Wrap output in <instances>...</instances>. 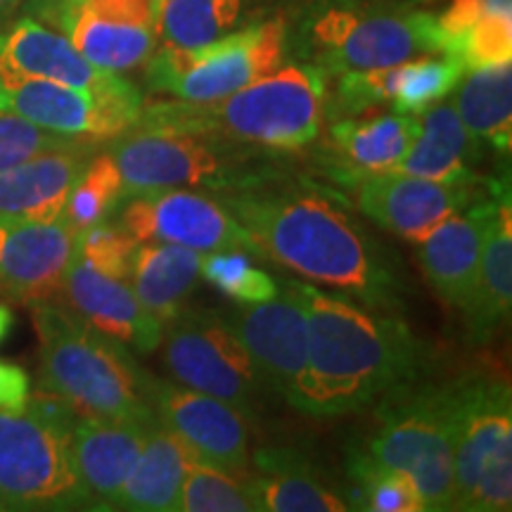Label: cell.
I'll return each instance as SVG.
<instances>
[{
  "mask_svg": "<svg viewBox=\"0 0 512 512\" xmlns=\"http://www.w3.org/2000/svg\"><path fill=\"white\" fill-rule=\"evenodd\" d=\"M223 204L259 254L368 309L394 313L403 306L406 285L392 254L330 197L264 183L230 192Z\"/></svg>",
  "mask_w": 512,
  "mask_h": 512,
  "instance_id": "1",
  "label": "cell"
},
{
  "mask_svg": "<svg viewBox=\"0 0 512 512\" xmlns=\"http://www.w3.org/2000/svg\"><path fill=\"white\" fill-rule=\"evenodd\" d=\"M309 323V356L287 403L313 418L363 411L396 384L418 377L422 347L394 313L290 280Z\"/></svg>",
  "mask_w": 512,
  "mask_h": 512,
  "instance_id": "2",
  "label": "cell"
},
{
  "mask_svg": "<svg viewBox=\"0 0 512 512\" xmlns=\"http://www.w3.org/2000/svg\"><path fill=\"white\" fill-rule=\"evenodd\" d=\"M325 79L328 74L313 64H287L214 102L143 105L136 128L216 138L275 155L297 152L320 136Z\"/></svg>",
  "mask_w": 512,
  "mask_h": 512,
  "instance_id": "3",
  "label": "cell"
},
{
  "mask_svg": "<svg viewBox=\"0 0 512 512\" xmlns=\"http://www.w3.org/2000/svg\"><path fill=\"white\" fill-rule=\"evenodd\" d=\"M31 320L41 347L46 394L57 396L79 415L155 420L150 406L155 377L138 366L126 344L53 302L31 304Z\"/></svg>",
  "mask_w": 512,
  "mask_h": 512,
  "instance_id": "4",
  "label": "cell"
},
{
  "mask_svg": "<svg viewBox=\"0 0 512 512\" xmlns=\"http://www.w3.org/2000/svg\"><path fill=\"white\" fill-rule=\"evenodd\" d=\"M299 53L325 74H344L446 55V38L437 15L396 0H318L299 29Z\"/></svg>",
  "mask_w": 512,
  "mask_h": 512,
  "instance_id": "5",
  "label": "cell"
},
{
  "mask_svg": "<svg viewBox=\"0 0 512 512\" xmlns=\"http://www.w3.org/2000/svg\"><path fill=\"white\" fill-rule=\"evenodd\" d=\"M76 413L57 396L0 411V503L8 510L93 508L74 465Z\"/></svg>",
  "mask_w": 512,
  "mask_h": 512,
  "instance_id": "6",
  "label": "cell"
},
{
  "mask_svg": "<svg viewBox=\"0 0 512 512\" xmlns=\"http://www.w3.org/2000/svg\"><path fill=\"white\" fill-rule=\"evenodd\" d=\"M110 152L124 178L126 197L145 190L200 188L230 195L271 183L275 152L226 140L133 128L110 140Z\"/></svg>",
  "mask_w": 512,
  "mask_h": 512,
  "instance_id": "7",
  "label": "cell"
},
{
  "mask_svg": "<svg viewBox=\"0 0 512 512\" xmlns=\"http://www.w3.org/2000/svg\"><path fill=\"white\" fill-rule=\"evenodd\" d=\"M377 401L370 456L411 479L425 510H453L451 382H415L411 377Z\"/></svg>",
  "mask_w": 512,
  "mask_h": 512,
  "instance_id": "8",
  "label": "cell"
},
{
  "mask_svg": "<svg viewBox=\"0 0 512 512\" xmlns=\"http://www.w3.org/2000/svg\"><path fill=\"white\" fill-rule=\"evenodd\" d=\"M453 510L512 508V394L501 377L451 382Z\"/></svg>",
  "mask_w": 512,
  "mask_h": 512,
  "instance_id": "9",
  "label": "cell"
},
{
  "mask_svg": "<svg viewBox=\"0 0 512 512\" xmlns=\"http://www.w3.org/2000/svg\"><path fill=\"white\" fill-rule=\"evenodd\" d=\"M280 19L230 31L200 48L162 46L147 67L152 91L183 102H214L271 74L285 57Z\"/></svg>",
  "mask_w": 512,
  "mask_h": 512,
  "instance_id": "10",
  "label": "cell"
},
{
  "mask_svg": "<svg viewBox=\"0 0 512 512\" xmlns=\"http://www.w3.org/2000/svg\"><path fill=\"white\" fill-rule=\"evenodd\" d=\"M159 347L171 380L252 418L266 384L226 316L185 309L164 323Z\"/></svg>",
  "mask_w": 512,
  "mask_h": 512,
  "instance_id": "11",
  "label": "cell"
},
{
  "mask_svg": "<svg viewBox=\"0 0 512 512\" xmlns=\"http://www.w3.org/2000/svg\"><path fill=\"white\" fill-rule=\"evenodd\" d=\"M8 110L62 136L110 143L138 126L143 95L133 83L74 88L53 81H17L3 86Z\"/></svg>",
  "mask_w": 512,
  "mask_h": 512,
  "instance_id": "12",
  "label": "cell"
},
{
  "mask_svg": "<svg viewBox=\"0 0 512 512\" xmlns=\"http://www.w3.org/2000/svg\"><path fill=\"white\" fill-rule=\"evenodd\" d=\"M117 226L136 242H169L200 254L240 249L256 252L247 230L223 202L185 188L145 190L126 197Z\"/></svg>",
  "mask_w": 512,
  "mask_h": 512,
  "instance_id": "13",
  "label": "cell"
},
{
  "mask_svg": "<svg viewBox=\"0 0 512 512\" xmlns=\"http://www.w3.org/2000/svg\"><path fill=\"white\" fill-rule=\"evenodd\" d=\"M150 406L155 418L181 439L197 463L214 465L240 479L252 475L247 415L230 403L155 377Z\"/></svg>",
  "mask_w": 512,
  "mask_h": 512,
  "instance_id": "14",
  "label": "cell"
},
{
  "mask_svg": "<svg viewBox=\"0 0 512 512\" xmlns=\"http://www.w3.org/2000/svg\"><path fill=\"white\" fill-rule=\"evenodd\" d=\"M366 219L403 240L422 242L441 221L477 200L475 185H446L399 171H344Z\"/></svg>",
  "mask_w": 512,
  "mask_h": 512,
  "instance_id": "15",
  "label": "cell"
},
{
  "mask_svg": "<svg viewBox=\"0 0 512 512\" xmlns=\"http://www.w3.org/2000/svg\"><path fill=\"white\" fill-rule=\"evenodd\" d=\"M226 318L266 389L287 399L309 356V323L290 280H285L275 297L242 304Z\"/></svg>",
  "mask_w": 512,
  "mask_h": 512,
  "instance_id": "16",
  "label": "cell"
},
{
  "mask_svg": "<svg viewBox=\"0 0 512 512\" xmlns=\"http://www.w3.org/2000/svg\"><path fill=\"white\" fill-rule=\"evenodd\" d=\"M76 235L64 219L43 223L0 216V294L22 304L50 302L62 292Z\"/></svg>",
  "mask_w": 512,
  "mask_h": 512,
  "instance_id": "17",
  "label": "cell"
},
{
  "mask_svg": "<svg viewBox=\"0 0 512 512\" xmlns=\"http://www.w3.org/2000/svg\"><path fill=\"white\" fill-rule=\"evenodd\" d=\"M34 12L55 24L76 50L105 72H126L155 50V27L86 0H36Z\"/></svg>",
  "mask_w": 512,
  "mask_h": 512,
  "instance_id": "18",
  "label": "cell"
},
{
  "mask_svg": "<svg viewBox=\"0 0 512 512\" xmlns=\"http://www.w3.org/2000/svg\"><path fill=\"white\" fill-rule=\"evenodd\" d=\"M62 292L72 311L105 335L119 339L138 354H152L162 344L164 325L157 320L138 297L128 280H117L95 271L81 256H72L64 273Z\"/></svg>",
  "mask_w": 512,
  "mask_h": 512,
  "instance_id": "19",
  "label": "cell"
},
{
  "mask_svg": "<svg viewBox=\"0 0 512 512\" xmlns=\"http://www.w3.org/2000/svg\"><path fill=\"white\" fill-rule=\"evenodd\" d=\"M17 81H53L74 88H102L119 81L95 67L72 41L34 17L19 19L0 34V86Z\"/></svg>",
  "mask_w": 512,
  "mask_h": 512,
  "instance_id": "20",
  "label": "cell"
},
{
  "mask_svg": "<svg viewBox=\"0 0 512 512\" xmlns=\"http://www.w3.org/2000/svg\"><path fill=\"white\" fill-rule=\"evenodd\" d=\"M95 140H79L62 150L43 152L0 174V216L27 221L62 219L76 181L98 152Z\"/></svg>",
  "mask_w": 512,
  "mask_h": 512,
  "instance_id": "21",
  "label": "cell"
},
{
  "mask_svg": "<svg viewBox=\"0 0 512 512\" xmlns=\"http://www.w3.org/2000/svg\"><path fill=\"white\" fill-rule=\"evenodd\" d=\"M155 420H107L76 413L72 427L74 465L93 508L114 510L121 486L131 475Z\"/></svg>",
  "mask_w": 512,
  "mask_h": 512,
  "instance_id": "22",
  "label": "cell"
},
{
  "mask_svg": "<svg viewBox=\"0 0 512 512\" xmlns=\"http://www.w3.org/2000/svg\"><path fill=\"white\" fill-rule=\"evenodd\" d=\"M494 197L472 202L465 214H453L420 242V266L446 304L465 311L477 285L479 261Z\"/></svg>",
  "mask_w": 512,
  "mask_h": 512,
  "instance_id": "23",
  "label": "cell"
},
{
  "mask_svg": "<svg viewBox=\"0 0 512 512\" xmlns=\"http://www.w3.org/2000/svg\"><path fill=\"white\" fill-rule=\"evenodd\" d=\"M482 147L475 143L453 102H434L420 114V133L411 152L392 171L446 185H477L475 164Z\"/></svg>",
  "mask_w": 512,
  "mask_h": 512,
  "instance_id": "24",
  "label": "cell"
},
{
  "mask_svg": "<svg viewBox=\"0 0 512 512\" xmlns=\"http://www.w3.org/2000/svg\"><path fill=\"white\" fill-rule=\"evenodd\" d=\"M512 304V219L510 195L496 188L494 207L486 223L482 261L470 304L463 311L475 342H486L510 318Z\"/></svg>",
  "mask_w": 512,
  "mask_h": 512,
  "instance_id": "25",
  "label": "cell"
},
{
  "mask_svg": "<svg viewBox=\"0 0 512 512\" xmlns=\"http://www.w3.org/2000/svg\"><path fill=\"white\" fill-rule=\"evenodd\" d=\"M259 512H347L351 505L294 451L261 448L247 477Z\"/></svg>",
  "mask_w": 512,
  "mask_h": 512,
  "instance_id": "26",
  "label": "cell"
},
{
  "mask_svg": "<svg viewBox=\"0 0 512 512\" xmlns=\"http://www.w3.org/2000/svg\"><path fill=\"white\" fill-rule=\"evenodd\" d=\"M202 254L169 242H138L131 256L128 285L157 320L169 323L188 309L200 283Z\"/></svg>",
  "mask_w": 512,
  "mask_h": 512,
  "instance_id": "27",
  "label": "cell"
},
{
  "mask_svg": "<svg viewBox=\"0 0 512 512\" xmlns=\"http://www.w3.org/2000/svg\"><path fill=\"white\" fill-rule=\"evenodd\" d=\"M192 460L195 458L181 439L157 420L147 432L131 475L121 486L114 510L178 512L183 479Z\"/></svg>",
  "mask_w": 512,
  "mask_h": 512,
  "instance_id": "28",
  "label": "cell"
},
{
  "mask_svg": "<svg viewBox=\"0 0 512 512\" xmlns=\"http://www.w3.org/2000/svg\"><path fill=\"white\" fill-rule=\"evenodd\" d=\"M420 114H380L339 119L330 126V147L351 171H392L411 152Z\"/></svg>",
  "mask_w": 512,
  "mask_h": 512,
  "instance_id": "29",
  "label": "cell"
},
{
  "mask_svg": "<svg viewBox=\"0 0 512 512\" xmlns=\"http://www.w3.org/2000/svg\"><path fill=\"white\" fill-rule=\"evenodd\" d=\"M456 107L475 143L489 145L498 155H510L512 147V67L467 69L458 83Z\"/></svg>",
  "mask_w": 512,
  "mask_h": 512,
  "instance_id": "30",
  "label": "cell"
},
{
  "mask_svg": "<svg viewBox=\"0 0 512 512\" xmlns=\"http://www.w3.org/2000/svg\"><path fill=\"white\" fill-rule=\"evenodd\" d=\"M247 0H152L162 46L200 48L238 27Z\"/></svg>",
  "mask_w": 512,
  "mask_h": 512,
  "instance_id": "31",
  "label": "cell"
},
{
  "mask_svg": "<svg viewBox=\"0 0 512 512\" xmlns=\"http://www.w3.org/2000/svg\"><path fill=\"white\" fill-rule=\"evenodd\" d=\"M465 64L453 55L415 57L396 64L392 107L396 114H422L446 100L465 76Z\"/></svg>",
  "mask_w": 512,
  "mask_h": 512,
  "instance_id": "32",
  "label": "cell"
},
{
  "mask_svg": "<svg viewBox=\"0 0 512 512\" xmlns=\"http://www.w3.org/2000/svg\"><path fill=\"white\" fill-rule=\"evenodd\" d=\"M124 200V178H121L112 155L107 150L102 155L95 152L69 195L62 219L76 233H81V230L105 223Z\"/></svg>",
  "mask_w": 512,
  "mask_h": 512,
  "instance_id": "33",
  "label": "cell"
},
{
  "mask_svg": "<svg viewBox=\"0 0 512 512\" xmlns=\"http://www.w3.org/2000/svg\"><path fill=\"white\" fill-rule=\"evenodd\" d=\"M347 472L354 482L356 510L370 512H425L415 484L401 472L384 467L368 451H354Z\"/></svg>",
  "mask_w": 512,
  "mask_h": 512,
  "instance_id": "34",
  "label": "cell"
},
{
  "mask_svg": "<svg viewBox=\"0 0 512 512\" xmlns=\"http://www.w3.org/2000/svg\"><path fill=\"white\" fill-rule=\"evenodd\" d=\"M259 512L247 479L192 460L183 479L178 512Z\"/></svg>",
  "mask_w": 512,
  "mask_h": 512,
  "instance_id": "35",
  "label": "cell"
},
{
  "mask_svg": "<svg viewBox=\"0 0 512 512\" xmlns=\"http://www.w3.org/2000/svg\"><path fill=\"white\" fill-rule=\"evenodd\" d=\"M200 273L216 290L240 304L266 302L280 292L278 280L252 264V256L240 249L209 252L202 256Z\"/></svg>",
  "mask_w": 512,
  "mask_h": 512,
  "instance_id": "36",
  "label": "cell"
},
{
  "mask_svg": "<svg viewBox=\"0 0 512 512\" xmlns=\"http://www.w3.org/2000/svg\"><path fill=\"white\" fill-rule=\"evenodd\" d=\"M79 140L83 138L62 136V133L48 131L34 121L19 117L17 112L0 110V174L43 155V152L76 145Z\"/></svg>",
  "mask_w": 512,
  "mask_h": 512,
  "instance_id": "37",
  "label": "cell"
},
{
  "mask_svg": "<svg viewBox=\"0 0 512 512\" xmlns=\"http://www.w3.org/2000/svg\"><path fill=\"white\" fill-rule=\"evenodd\" d=\"M138 242L126 233L124 228H119L117 223H98L81 230L76 235V247L74 254L81 256L88 266H93L95 271L110 275L117 280H128L131 273V256Z\"/></svg>",
  "mask_w": 512,
  "mask_h": 512,
  "instance_id": "38",
  "label": "cell"
},
{
  "mask_svg": "<svg viewBox=\"0 0 512 512\" xmlns=\"http://www.w3.org/2000/svg\"><path fill=\"white\" fill-rule=\"evenodd\" d=\"M456 57L465 69L512 62V12L484 10L479 22L460 41Z\"/></svg>",
  "mask_w": 512,
  "mask_h": 512,
  "instance_id": "39",
  "label": "cell"
},
{
  "mask_svg": "<svg viewBox=\"0 0 512 512\" xmlns=\"http://www.w3.org/2000/svg\"><path fill=\"white\" fill-rule=\"evenodd\" d=\"M484 15V0H451L448 8L437 17L441 34L446 38V55L456 57L460 41Z\"/></svg>",
  "mask_w": 512,
  "mask_h": 512,
  "instance_id": "40",
  "label": "cell"
},
{
  "mask_svg": "<svg viewBox=\"0 0 512 512\" xmlns=\"http://www.w3.org/2000/svg\"><path fill=\"white\" fill-rule=\"evenodd\" d=\"M31 399L27 370L12 361H0V411H19Z\"/></svg>",
  "mask_w": 512,
  "mask_h": 512,
  "instance_id": "41",
  "label": "cell"
},
{
  "mask_svg": "<svg viewBox=\"0 0 512 512\" xmlns=\"http://www.w3.org/2000/svg\"><path fill=\"white\" fill-rule=\"evenodd\" d=\"M12 323H15V316H12L10 306L0 304V342L8 337V332L12 330Z\"/></svg>",
  "mask_w": 512,
  "mask_h": 512,
  "instance_id": "42",
  "label": "cell"
},
{
  "mask_svg": "<svg viewBox=\"0 0 512 512\" xmlns=\"http://www.w3.org/2000/svg\"><path fill=\"white\" fill-rule=\"evenodd\" d=\"M22 3H24V0H0V24H3L5 19H10L12 15H15Z\"/></svg>",
  "mask_w": 512,
  "mask_h": 512,
  "instance_id": "43",
  "label": "cell"
},
{
  "mask_svg": "<svg viewBox=\"0 0 512 512\" xmlns=\"http://www.w3.org/2000/svg\"><path fill=\"white\" fill-rule=\"evenodd\" d=\"M0 110H8V102H5V91H3V86H0Z\"/></svg>",
  "mask_w": 512,
  "mask_h": 512,
  "instance_id": "44",
  "label": "cell"
},
{
  "mask_svg": "<svg viewBox=\"0 0 512 512\" xmlns=\"http://www.w3.org/2000/svg\"><path fill=\"white\" fill-rule=\"evenodd\" d=\"M3 510H8V508H5V505H3V503H0V512H3Z\"/></svg>",
  "mask_w": 512,
  "mask_h": 512,
  "instance_id": "45",
  "label": "cell"
},
{
  "mask_svg": "<svg viewBox=\"0 0 512 512\" xmlns=\"http://www.w3.org/2000/svg\"><path fill=\"white\" fill-rule=\"evenodd\" d=\"M418 3H430V0H418Z\"/></svg>",
  "mask_w": 512,
  "mask_h": 512,
  "instance_id": "46",
  "label": "cell"
}]
</instances>
